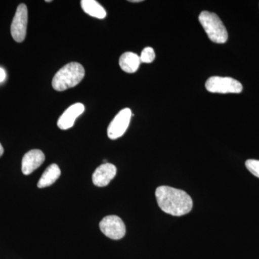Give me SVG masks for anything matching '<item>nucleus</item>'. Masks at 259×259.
<instances>
[{"instance_id":"nucleus-16","label":"nucleus","mask_w":259,"mask_h":259,"mask_svg":"<svg viewBox=\"0 0 259 259\" xmlns=\"http://www.w3.org/2000/svg\"><path fill=\"white\" fill-rule=\"evenodd\" d=\"M5 78H6V73L5 70L3 68H0V83L4 81Z\"/></svg>"},{"instance_id":"nucleus-12","label":"nucleus","mask_w":259,"mask_h":259,"mask_svg":"<svg viewBox=\"0 0 259 259\" xmlns=\"http://www.w3.org/2000/svg\"><path fill=\"white\" fill-rule=\"evenodd\" d=\"M61 175V170L55 163L50 165L42 174L41 178L37 183L38 188H45L52 185Z\"/></svg>"},{"instance_id":"nucleus-18","label":"nucleus","mask_w":259,"mask_h":259,"mask_svg":"<svg viewBox=\"0 0 259 259\" xmlns=\"http://www.w3.org/2000/svg\"><path fill=\"white\" fill-rule=\"evenodd\" d=\"M131 3H141V0H131Z\"/></svg>"},{"instance_id":"nucleus-10","label":"nucleus","mask_w":259,"mask_h":259,"mask_svg":"<svg viewBox=\"0 0 259 259\" xmlns=\"http://www.w3.org/2000/svg\"><path fill=\"white\" fill-rule=\"evenodd\" d=\"M84 110L83 104L76 103L71 105L59 117L58 127L61 130L71 128L74 126L76 118L83 113Z\"/></svg>"},{"instance_id":"nucleus-6","label":"nucleus","mask_w":259,"mask_h":259,"mask_svg":"<svg viewBox=\"0 0 259 259\" xmlns=\"http://www.w3.org/2000/svg\"><path fill=\"white\" fill-rule=\"evenodd\" d=\"M100 228L105 236L112 240H120L125 236L126 228L123 221L116 215L104 218L100 223Z\"/></svg>"},{"instance_id":"nucleus-14","label":"nucleus","mask_w":259,"mask_h":259,"mask_svg":"<svg viewBox=\"0 0 259 259\" xmlns=\"http://www.w3.org/2000/svg\"><path fill=\"white\" fill-rule=\"evenodd\" d=\"M155 58H156V54H155L152 48L151 47L145 48L141 52V56H140L141 62L146 63V64L153 62Z\"/></svg>"},{"instance_id":"nucleus-11","label":"nucleus","mask_w":259,"mask_h":259,"mask_svg":"<svg viewBox=\"0 0 259 259\" xmlns=\"http://www.w3.org/2000/svg\"><path fill=\"white\" fill-rule=\"evenodd\" d=\"M141 59L140 56L132 52H126L120 56L119 64L125 72L135 73L139 69Z\"/></svg>"},{"instance_id":"nucleus-5","label":"nucleus","mask_w":259,"mask_h":259,"mask_svg":"<svg viewBox=\"0 0 259 259\" xmlns=\"http://www.w3.org/2000/svg\"><path fill=\"white\" fill-rule=\"evenodd\" d=\"M28 8L25 4L19 5L18 9L12 23V36L15 41L23 42L26 36L27 26H28Z\"/></svg>"},{"instance_id":"nucleus-17","label":"nucleus","mask_w":259,"mask_h":259,"mask_svg":"<svg viewBox=\"0 0 259 259\" xmlns=\"http://www.w3.org/2000/svg\"><path fill=\"white\" fill-rule=\"evenodd\" d=\"M3 153H4V148H3V146H2V144H0V157H1L2 156H3Z\"/></svg>"},{"instance_id":"nucleus-3","label":"nucleus","mask_w":259,"mask_h":259,"mask_svg":"<svg viewBox=\"0 0 259 259\" xmlns=\"http://www.w3.org/2000/svg\"><path fill=\"white\" fill-rule=\"evenodd\" d=\"M199 21L209 38L216 44H225L228 34L224 24L214 13L203 11L199 15Z\"/></svg>"},{"instance_id":"nucleus-2","label":"nucleus","mask_w":259,"mask_h":259,"mask_svg":"<svg viewBox=\"0 0 259 259\" xmlns=\"http://www.w3.org/2000/svg\"><path fill=\"white\" fill-rule=\"evenodd\" d=\"M84 75L82 65L77 62L69 63L56 73L52 81L53 88L59 92L74 88L81 82Z\"/></svg>"},{"instance_id":"nucleus-7","label":"nucleus","mask_w":259,"mask_h":259,"mask_svg":"<svg viewBox=\"0 0 259 259\" xmlns=\"http://www.w3.org/2000/svg\"><path fill=\"white\" fill-rule=\"evenodd\" d=\"M132 117L131 109L125 108L117 113L107 128V136L110 139L115 140L123 136L128 127Z\"/></svg>"},{"instance_id":"nucleus-9","label":"nucleus","mask_w":259,"mask_h":259,"mask_svg":"<svg viewBox=\"0 0 259 259\" xmlns=\"http://www.w3.org/2000/svg\"><path fill=\"white\" fill-rule=\"evenodd\" d=\"M45 161V155L42 151L33 149L25 153L22 160V171L23 175H29L41 166Z\"/></svg>"},{"instance_id":"nucleus-15","label":"nucleus","mask_w":259,"mask_h":259,"mask_svg":"<svg viewBox=\"0 0 259 259\" xmlns=\"http://www.w3.org/2000/svg\"><path fill=\"white\" fill-rule=\"evenodd\" d=\"M245 166L248 171L259 178V161L255 159H248L245 161Z\"/></svg>"},{"instance_id":"nucleus-8","label":"nucleus","mask_w":259,"mask_h":259,"mask_svg":"<svg viewBox=\"0 0 259 259\" xmlns=\"http://www.w3.org/2000/svg\"><path fill=\"white\" fill-rule=\"evenodd\" d=\"M117 174V168L112 163H103L94 172L93 181L94 185L99 187H106L110 184Z\"/></svg>"},{"instance_id":"nucleus-1","label":"nucleus","mask_w":259,"mask_h":259,"mask_svg":"<svg viewBox=\"0 0 259 259\" xmlns=\"http://www.w3.org/2000/svg\"><path fill=\"white\" fill-rule=\"evenodd\" d=\"M156 200L162 211L173 216H182L190 212L193 202L185 191L168 186H161L156 190Z\"/></svg>"},{"instance_id":"nucleus-13","label":"nucleus","mask_w":259,"mask_h":259,"mask_svg":"<svg viewBox=\"0 0 259 259\" xmlns=\"http://www.w3.org/2000/svg\"><path fill=\"white\" fill-rule=\"evenodd\" d=\"M81 6L84 13L94 18L104 19L106 17V11L103 7L95 0H82Z\"/></svg>"},{"instance_id":"nucleus-4","label":"nucleus","mask_w":259,"mask_h":259,"mask_svg":"<svg viewBox=\"0 0 259 259\" xmlns=\"http://www.w3.org/2000/svg\"><path fill=\"white\" fill-rule=\"evenodd\" d=\"M205 88L212 93L238 94L243 91V86L238 80L231 77L212 76L206 81Z\"/></svg>"}]
</instances>
